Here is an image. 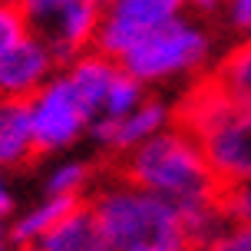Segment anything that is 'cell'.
<instances>
[{
    "label": "cell",
    "instance_id": "9",
    "mask_svg": "<svg viewBox=\"0 0 251 251\" xmlns=\"http://www.w3.org/2000/svg\"><path fill=\"white\" fill-rule=\"evenodd\" d=\"M37 251H113L102 235V225L96 218L89 195H83L79 208L66 222H60L47 238L37 241Z\"/></svg>",
    "mask_w": 251,
    "mask_h": 251
},
{
    "label": "cell",
    "instance_id": "18",
    "mask_svg": "<svg viewBox=\"0 0 251 251\" xmlns=\"http://www.w3.org/2000/svg\"><path fill=\"white\" fill-rule=\"evenodd\" d=\"M208 251H251V225H231Z\"/></svg>",
    "mask_w": 251,
    "mask_h": 251
},
{
    "label": "cell",
    "instance_id": "3",
    "mask_svg": "<svg viewBox=\"0 0 251 251\" xmlns=\"http://www.w3.org/2000/svg\"><path fill=\"white\" fill-rule=\"evenodd\" d=\"M96 185V182H89ZM102 235L113 251H176L185 248V222L178 205L162 195H152L142 188H129L109 178L86 192Z\"/></svg>",
    "mask_w": 251,
    "mask_h": 251
},
{
    "label": "cell",
    "instance_id": "12",
    "mask_svg": "<svg viewBox=\"0 0 251 251\" xmlns=\"http://www.w3.org/2000/svg\"><path fill=\"white\" fill-rule=\"evenodd\" d=\"M79 201H83V195H79V192H76V195H53L47 205H40L37 212H30L26 218H20V222L13 225L10 238L17 241V245L30 248L33 241L47 238V235H50L60 222H66V218L79 208Z\"/></svg>",
    "mask_w": 251,
    "mask_h": 251
},
{
    "label": "cell",
    "instance_id": "20",
    "mask_svg": "<svg viewBox=\"0 0 251 251\" xmlns=\"http://www.w3.org/2000/svg\"><path fill=\"white\" fill-rule=\"evenodd\" d=\"M10 208H13V199H10V192H7V185L0 182V218L10 215Z\"/></svg>",
    "mask_w": 251,
    "mask_h": 251
},
{
    "label": "cell",
    "instance_id": "10",
    "mask_svg": "<svg viewBox=\"0 0 251 251\" xmlns=\"http://www.w3.org/2000/svg\"><path fill=\"white\" fill-rule=\"evenodd\" d=\"M162 119H165V106L159 100H149L129 116L102 119L96 126V139L106 142L109 152H126V149H132V146H139V142L152 139V132L162 126Z\"/></svg>",
    "mask_w": 251,
    "mask_h": 251
},
{
    "label": "cell",
    "instance_id": "4",
    "mask_svg": "<svg viewBox=\"0 0 251 251\" xmlns=\"http://www.w3.org/2000/svg\"><path fill=\"white\" fill-rule=\"evenodd\" d=\"M30 33L53 53L56 66H73L93 50L109 0H17Z\"/></svg>",
    "mask_w": 251,
    "mask_h": 251
},
{
    "label": "cell",
    "instance_id": "19",
    "mask_svg": "<svg viewBox=\"0 0 251 251\" xmlns=\"http://www.w3.org/2000/svg\"><path fill=\"white\" fill-rule=\"evenodd\" d=\"M231 20L241 30H251V0H235L231 3Z\"/></svg>",
    "mask_w": 251,
    "mask_h": 251
},
{
    "label": "cell",
    "instance_id": "1",
    "mask_svg": "<svg viewBox=\"0 0 251 251\" xmlns=\"http://www.w3.org/2000/svg\"><path fill=\"white\" fill-rule=\"evenodd\" d=\"M96 176L162 195L178 205V212H215L222 218H225V199L231 192L212 176L199 149L172 129L126 152H106L96 162Z\"/></svg>",
    "mask_w": 251,
    "mask_h": 251
},
{
    "label": "cell",
    "instance_id": "13",
    "mask_svg": "<svg viewBox=\"0 0 251 251\" xmlns=\"http://www.w3.org/2000/svg\"><path fill=\"white\" fill-rule=\"evenodd\" d=\"M212 73H215V79H218V83H222V86H225L238 102L251 106V40L238 43L225 60L215 66Z\"/></svg>",
    "mask_w": 251,
    "mask_h": 251
},
{
    "label": "cell",
    "instance_id": "14",
    "mask_svg": "<svg viewBox=\"0 0 251 251\" xmlns=\"http://www.w3.org/2000/svg\"><path fill=\"white\" fill-rule=\"evenodd\" d=\"M26 33H30V26H26V17H24V10H20V3H17V0H0V63H3V56H7Z\"/></svg>",
    "mask_w": 251,
    "mask_h": 251
},
{
    "label": "cell",
    "instance_id": "7",
    "mask_svg": "<svg viewBox=\"0 0 251 251\" xmlns=\"http://www.w3.org/2000/svg\"><path fill=\"white\" fill-rule=\"evenodd\" d=\"M89 116H93V109L76 96L73 83L66 76L50 79L43 86V93L33 100V146H37V155L73 142Z\"/></svg>",
    "mask_w": 251,
    "mask_h": 251
},
{
    "label": "cell",
    "instance_id": "16",
    "mask_svg": "<svg viewBox=\"0 0 251 251\" xmlns=\"http://www.w3.org/2000/svg\"><path fill=\"white\" fill-rule=\"evenodd\" d=\"M89 178H96V162H76L60 169L50 178V192L53 195H76L79 185H89Z\"/></svg>",
    "mask_w": 251,
    "mask_h": 251
},
{
    "label": "cell",
    "instance_id": "15",
    "mask_svg": "<svg viewBox=\"0 0 251 251\" xmlns=\"http://www.w3.org/2000/svg\"><path fill=\"white\" fill-rule=\"evenodd\" d=\"M136 102H139V79H132V76L119 66V76H116L109 96H106V113H109V119H119V116L132 113Z\"/></svg>",
    "mask_w": 251,
    "mask_h": 251
},
{
    "label": "cell",
    "instance_id": "6",
    "mask_svg": "<svg viewBox=\"0 0 251 251\" xmlns=\"http://www.w3.org/2000/svg\"><path fill=\"white\" fill-rule=\"evenodd\" d=\"M205 50H208V40L192 24L169 20L159 30H152L119 66L132 79H162L176 70H188V66L201 63Z\"/></svg>",
    "mask_w": 251,
    "mask_h": 251
},
{
    "label": "cell",
    "instance_id": "5",
    "mask_svg": "<svg viewBox=\"0 0 251 251\" xmlns=\"http://www.w3.org/2000/svg\"><path fill=\"white\" fill-rule=\"evenodd\" d=\"M178 3L182 0H109L89 53L123 63L152 30L172 20Z\"/></svg>",
    "mask_w": 251,
    "mask_h": 251
},
{
    "label": "cell",
    "instance_id": "21",
    "mask_svg": "<svg viewBox=\"0 0 251 251\" xmlns=\"http://www.w3.org/2000/svg\"><path fill=\"white\" fill-rule=\"evenodd\" d=\"M195 7H201V10H212V7H218V0H192Z\"/></svg>",
    "mask_w": 251,
    "mask_h": 251
},
{
    "label": "cell",
    "instance_id": "25",
    "mask_svg": "<svg viewBox=\"0 0 251 251\" xmlns=\"http://www.w3.org/2000/svg\"><path fill=\"white\" fill-rule=\"evenodd\" d=\"M0 251H7V248H3V241H0Z\"/></svg>",
    "mask_w": 251,
    "mask_h": 251
},
{
    "label": "cell",
    "instance_id": "8",
    "mask_svg": "<svg viewBox=\"0 0 251 251\" xmlns=\"http://www.w3.org/2000/svg\"><path fill=\"white\" fill-rule=\"evenodd\" d=\"M60 70L53 53L33 33H26L0 63V100L3 102H33L47 86V76Z\"/></svg>",
    "mask_w": 251,
    "mask_h": 251
},
{
    "label": "cell",
    "instance_id": "23",
    "mask_svg": "<svg viewBox=\"0 0 251 251\" xmlns=\"http://www.w3.org/2000/svg\"><path fill=\"white\" fill-rule=\"evenodd\" d=\"M176 251H199V248H176Z\"/></svg>",
    "mask_w": 251,
    "mask_h": 251
},
{
    "label": "cell",
    "instance_id": "22",
    "mask_svg": "<svg viewBox=\"0 0 251 251\" xmlns=\"http://www.w3.org/2000/svg\"><path fill=\"white\" fill-rule=\"evenodd\" d=\"M0 241H3V218H0Z\"/></svg>",
    "mask_w": 251,
    "mask_h": 251
},
{
    "label": "cell",
    "instance_id": "11",
    "mask_svg": "<svg viewBox=\"0 0 251 251\" xmlns=\"http://www.w3.org/2000/svg\"><path fill=\"white\" fill-rule=\"evenodd\" d=\"M24 159H37L33 102L0 100V165H20Z\"/></svg>",
    "mask_w": 251,
    "mask_h": 251
},
{
    "label": "cell",
    "instance_id": "24",
    "mask_svg": "<svg viewBox=\"0 0 251 251\" xmlns=\"http://www.w3.org/2000/svg\"><path fill=\"white\" fill-rule=\"evenodd\" d=\"M20 251H37V248H20Z\"/></svg>",
    "mask_w": 251,
    "mask_h": 251
},
{
    "label": "cell",
    "instance_id": "2",
    "mask_svg": "<svg viewBox=\"0 0 251 251\" xmlns=\"http://www.w3.org/2000/svg\"><path fill=\"white\" fill-rule=\"evenodd\" d=\"M169 123L172 132L199 149L222 185H251V106L235 100L215 73L185 89V96L172 106Z\"/></svg>",
    "mask_w": 251,
    "mask_h": 251
},
{
    "label": "cell",
    "instance_id": "17",
    "mask_svg": "<svg viewBox=\"0 0 251 251\" xmlns=\"http://www.w3.org/2000/svg\"><path fill=\"white\" fill-rule=\"evenodd\" d=\"M225 218H228V225H251V185H241V188L228 192Z\"/></svg>",
    "mask_w": 251,
    "mask_h": 251
}]
</instances>
